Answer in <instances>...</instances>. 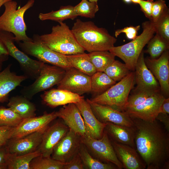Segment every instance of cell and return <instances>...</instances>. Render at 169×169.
Returning a JSON list of instances; mask_svg holds the SVG:
<instances>
[{"mask_svg":"<svg viewBox=\"0 0 169 169\" xmlns=\"http://www.w3.org/2000/svg\"><path fill=\"white\" fill-rule=\"evenodd\" d=\"M131 118L136 148L146 168L169 169V132L156 120L149 122Z\"/></svg>","mask_w":169,"mask_h":169,"instance_id":"obj_1","label":"cell"},{"mask_svg":"<svg viewBox=\"0 0 169 169\" xmlns=\"http://www.w3.org/2000/svg\"><path fill=\"white\" fill-rule=\"evenodd\" d=\"M71 30L78 44L89 53L109 51L117 40L105 28L91 21L77 19Z\"/></svg>","mask_w":169,"mask_h":169,"instance_id":"obj_2","label":"cell"},{"mask_svg":"<svg viewBox=\"0 0 169 169\" xmlns=\"http://www.w3.org/2000/svg\"><path fill=\"white\" fill-rule=\"evenodd\" d=\"M34 0H29L23 7L17 9V3L12 1L5 3V10L0 16V30L12 33L15 41H33L27 35L26 25L24 15L26 11L34 5Z\"/></svg>","mask_w":169,"mask_h":169,"instance_id":"obj_3","label":"cell"},{"mask_svg":"<svg viewBox=\"0 0 169 169\" xmlns=\"http://www.w3.org/2000/svg\"><path fill=\"white\" fill-rule=\"evenodd\" d=\"M143 31L140 35L125 44L114 46L109 50L124 61L131 71H134L143 49L156 32L155 24L149 20L142 24Z\"/></svg>","mask_w":169,"mask_h":169,"instance_id":"obj_4","label":"cell"},{"mask_svg":"<svg viewBox=\"0 0 169 169\" xmlns=\"http://www.w3.org/2000/svg\"><path fill=\"white\" fill-rule=\"evenodd\" d=\"M53 26L51 32L39 35L42 42L52 50L65 55L84 52L71 29L63 22Z\"/></svg>","mask_w":169,"mask_h":169,"instance_id":"obj_5","label":"cell"},{"mask_svg":"<svg viewBox=\"0 0 169 169\" xmlns=\"http://www.w3.org/2000/svg\"><path fill=\"white\" fill-rule=\"evenodd\" d=\"M135 83V72H131L105 92L90 100L121 111L127 102L129 93Z\"/></svg>","mask_w":169,"mask_h":169,"instance_id":"obj_6","label":"cell"},{"mask_svg":"<svg viewBox=\"0 0 169 169\" xmlns=\"http://www.w3.org/2000/svg\"><path fill=\"white\" fill-rule=\"evenodd\" d=\"M32 39L33 41L17 43L22 51L26 54L33 56L45 63L50 64L65 70L72 67L66 55L56 52L44 44L39 35L34 34Z\"/></svg>","mask_w":169,"mask_h":169,"instance_id":"obj_7","label":"cell"},{"mask_svg":"<svg viewBox=\"0 0 169 169\" xmlns=\"http://www.w3.org/2000/svg\"><path fill=\"white\" fill-rule=\"evenodd\" d=\"M0 40L10 55L19 63L24 75L27 78L35 79L39 75L45 63L34 60L20 50L15 45L14 36L12 33L0 30Z\"/></svg>","mask_w":169,"mask_h":169,"instance_id":"obj_8","label":"cell"},{"mask_svg":"<svg viewBox=\"0 0 169 169\" xmlns=\"http://www.w3.org/2000/svg\"><path fill=\"white\" fill-rule=\"evenodd\" d=\"M66 70L55 65L45 63L38 76L32 84L24 87L22 95L31 99L36 94L58 84L63 78Z\"/></svg>","mask_w":169,"mask_h":169,"instance_id":"obj_9","label":"cell"},{"mask_svg":"<svg viewBox=\"0 0 169 169\" xmlns=\"http://www.w3.org/2000/svg\"><path fill=\"white\" fill-rule=\"evenodd\" d=\"M81 141L95 158L103 162L113 164L119 169L123 168L122 165L116 156L110 137L105 130L100 139H95L85 136L81 137Z\"/></svg>","mask_w":169,"mask_h":169,"instance_id":"obj_10","label":"cell"},{"mask_svg":"<svg viewBox=\"0 0 169 169\" xmlns=\"http://www.w3.org/2000/svg\"><path fill=\"white\" fill-rule=\"evenodd\" d=\"M165 98L161 92H158L150 96L140 105L125 109L122 112L131 118L152 122L160 113L161 105Z\"/></svg>","mask_w":169,"mask_h":169,"instance_id":"obj_11","label":"cell"},{"mask_svg":"<svg viewBox=\"0 0 169 169\" xmlns=\"http://www.w3.org/2000/svg\"><path fill=\"white\" fill-rule=\"evenodd\" d=\"M57 117L56 112L24 119L13 129L10 139L18 138L38 131H44Z\"/></svg>","mask_w":169,"mask_h":169,"instance_id":"obj_12","label":"cell"},{"mask_svg":"<svg viewBox=\"0 0 169 169\" xmlns=\"http://www.w3.org/2000/svg\"><path fill=\"white\" fill-rule=\"evenodd\" d=\"M57 88L80 95L91 92V76L71 67L66 70L63 78L57 84Z\"/></svg>","mask_w":169,"mask_h":169,"instance_id":"obj_13","label":"cell"},{"mask_svg":"<svg viewBox=\"0 0 169 169\" xmlns=\"http://www.w3.org/2000/svg\"><path fill=\"white\" fill-rule=\"evenodd\" d=\"M146 64L159 83L160 91L165 98L169 96V51H164L157 59L146 57Z\"/></svg>","mask_w":169,"mask_h":169,"instance_id":"obj_14","label":"cell"},{"mask_svg":"<svg viewBox=\"0 0 169 169\" xmlns=\"http://www.w3.org/2000/svg\"><path fill=\"white\" fill-rule=\"evenodd\" d=\"M142 51L138 59L135 68V82L136 84L134 92H144L153 94L161 91L158 82L147 67Z\"/></svg>","mask_w":169,"mask_h":169,"instance_id":"obj_15","label":"cell"},{"mask_svg":"<svg viewBox=\"0 0 169 169\" xmlns=\"http://www.w3.org/2000/svg\"><path fill=\"white\" fill-rule=\"evenodd\" d=\"M81 137L79 135L69 129L54 147L51 157L63 163L69 162L78 152L81 143Z\"/></svg>","mask_w":169,"mask_h":169,"instance_id":"obj_16","label":"cell"},{"mask_svg":"<svg viewBox=\"0 0 169 169\" xmlns=\"http://www.w3.org/2000/svg\"><path fill=\"white\" fill-rule=\"evenodd\" d=\"M44 132H36L19 138L10 139L5 145L7 152L19 156L36 151L39 148Z\"/></svg>","mask_w":169,"mask_h":169,"instance_id":"obj_17","label":"cell"},{"mask_svg":"<svg viewBox=\"0 0 169 169\" xmlns=\"http://www.w3.org/2000/svg\"><path fill=\"white\" fill-rule=\"evenodd\" d=\"M86 100L90 105L95 115L100 121L103 123L109 122L129 127L133 126L131 118L123 112L108 105L94 102L88 99Z\"/></svg>","mask_w":169,"mask_h":169,"instance_id":"obj_18","label":"cell"},{"mask_svg":"<svg viewBox=\"0 0 169 169\" xmlns=\"http://www.w3.org/2000/svg\"><path fill=\"white\" fill-rule=\"evenodd\" d=\"M75 104L83 119L85 129V136L95 139L101 138L107 123L102 122L97 118L90 105L86 100L84 99Z\"/></svg>","mask_w":169,"mask_h":169,"instance_id":"obj_19","label":"cell"},{"mask_svg":"<svg viewBox=\"0 0 169 169\" xmlns=\"http://www.w3.org/2000/svg\"><path fill=\"white\" fill-rule=\"evenodd\" d=\"M69 130L65 124L57 121L49 126L44 132L38 150L42 156H51L53 149Z\"/></svg>","mask_w":169,"mask_h":169,"instance_id":"obj_20","label":"cell"},{"mask_svg":"<svg viewBox=\"0 0 169 169\" xmlns=\"http://www.w3.org/2000/svg\"><path fill=\"white\" fill-rule=\"evenodd\" d=\"M116 156L125 169H145L146 166L135 148L110 140Z\"/></svg>","mask_w":169,"mask_h":169,"instance_id":"obj_21","label":"cell"},{"mask_svg":"<svg viewBox=\"0 0 169 169\" xmlns=\"http://www.w3.org/2000/svg\"><path fill=\"white\" fill-rule=\"evenodd\" d=\"M57 117L62 119L69 129L81 137L86 135L85 126L81 113L75 104L64 105L56 111Z\"/></svg>","mask_w":169,"mask_h":169,"instance_id":"obj_22","label":"cell"},{"mask_svg":"<svg viewBox=\"0 0 169 169\" xmlns=\"http://www.w3.org/2000/svg\"><path fill=\"white\" fill-rule=\"evenodd\" d=\"M44 103L51 108L69 104H75L84 99V96L67 90L52 89L41 95Z\"/></svg>","mask_w":169,"mask_h":169,"instance_id":"obj_23","label":"cell"},{"mask_svg":"<svg viewBox=\"0 0 169 169\" xmlns=\"http://www.w3.org/2000/svg\"><path fill=\"white\" fill-rule=\"evenodd\" d=\"M9 64L0 72V103L8 101L10 93L28 79L24 75H18L11 70Z\"/></svg>","mask_w":169,"mask_h":169,"instance_id":"obj_24","label":"cell"},{"mask_svg":"<svg viewBox=\"0 0 169 169\" xmlns=\"http://www.w3.org/2000/svg\"><path fill=\"white\" fill-rule=\"evenodd\" d=\"M104 130L111 140L136 148L133 126L129 127L108 122Z\"/></svg>","mask_w":169,"mask_h":169,"instance_id":"obj_25","label":"cell"},{"mask_svg":"<svg viewBox=\"0 0 169 169\" xmlns=\"http://www.w3.org/2000/svg\"><path fill=\"white\" fill-rule=\"evenodd\" d=\"M7 106L23 119L36 115L35 105L22 95L11 97L8 100Z\"/></svg>","mask_w":169,"mask_h":169,"instance_id":"obj_26","label":"cell"},{"mask_svg":"<svg viewBox=\"0 0 169 169\" xmlns=\"http://www.w3.org/2000/svg\"><path fill=\"white\" fill-rule=\"evenodd\" d=\"M66 56L71 66L82 72L91 76L96 72L88 54L84 52Z\"/></svg>","mask_w":169,"mask_h":169,"instance_id":"obj_27","label":"cell"},{"mask_svg":"<svg viewBox=\"0 0 169 169\" xmlns=\"http://www.w3.org/2000/svg\"><path fill=\"white\" fill-rule=\"evenodd\" d=\"M41 155L38 150L32 153L19 156L8 153L6 156L7 169H30L31 161Z\"/></svg>","mask_w":169,"mask_h":169,"instance_id":"obj_28","label":"cell"},{"mask_svg":"<svg viewBox=\"0 0 169 169\" xmlns=\"http://www.w3.org/2000/svg\"><path fill=\"white\" fill-rule=\"evenodd\" d=\"M78 153L84 167L90 169H119L115 165L102 162L94 158L88 151L85 146L81 142Z\"/></svg>","mask_w":169,"mask_h":169,"instance_id":"obj_29","label":"cell"},{"mask_svg":"<svg viewBox=\"0 0 169 169\" xmlns=\"http://www.w3.org/2000/svg\"><path fill=\"white\" fill-rule=\"evenodd\" d=\"M77 17L74 6L71 5L62 6L56 11H52L47 13H40L38 18L41 21L51 20L58 22L68 19H73Z\"/></svg>","mask_w":169,"mask_h":169,"instance_id":"obj_30","label":"cell"},{"mask_svg":"<svg viewBox=\"0 0 169 169\" xmlns=\"http://www.w3.org/2000/svg\"><path fill=\"white\" fill-rule=\"evenodd\" d=\"M91 79V92L95 95L94 97L105 92L116 83L104 72H96Z\"/></svg>","mask_w":169,"mask_h":169,"instance_id":"obj_31","label":"cell"},{"mask_svg":"<svg viewBox=\"0 0 169 169\" xmlns=\"http://www.w3.org/2000/svg\"><path fill=\"white\" fill-rule=\"evenodd\" d=\"M87 54L96 72H103L115 60V56L109 51H96Z\"/></svg>","mask_w":169,"mask_h":169,"instance_id":"obj_32","label":"cell"},{"mask_svg":"<svg viewBox=\"0 0 169 169\" xmlns=\"http://www.w3.org/2000/svg\"><path fill=\"white\" fill-rule=\"evenodd\" d=\"M147 44L146 52L148 53L150 56V57L152 59L158 58L164 51L169 50V43L156 34L150 40Z\"/></svg>","mask_w":169,"mask_h":169,"instance_id":"obj_33","label":"cell"},{"mask_svg":"<svg viewBox=\"0 0 169 169\" xmlns=\"http://www.w3.org/2000/svg\"><path fill=\"white\" fill-rule=\"evenodd\" d=\"M65 163L41 155L34 158L30 165V169H64Z\"/></svg>","mask_w":169,"mask_h":169,"instance_id":"obj_34","label":"cell"},{"mask_svg":"<svg viewBox=\"0 0 169 169\" xmlns=\"http://www.w3.org/2000/svg\"><path fill=\"white\" fill-rule=\"evenodd\" d=\"M131 72L125 64L115 60L103 72L116 82L120 81Z\"/></svg>","mask_w":169,"mask_h":169,"instance_id":"obj_35","label":"cell"},{"mask_svg":"<svg viewBox=\"0 0 169 169\" xmlns=\"http://www.w3.org/2000/svg\"><path fill=\"white\" fill-rule=\"evenodd\" d=\"M74 7L77 16L90 18H94L99 10L97 2L88 0H81Z\"/></svg>","mask_w":169,"mask_h":169,"instance_id":"obj_36","label":"cell"},{"mask_svg":"<svg viewBox=\"0 0 169 169\" xmlns=\"http://www.w3.org/2000/svg\"><path fill=\"white\" fill-rule=\"evenodd\" d=\"M23 120L10 108L0 107V127H15Z\"/></svg>","mask_w":169,"mask_h":169,"instance_id":"obj_37","label":"cell"},{"mask_svg":"<svg viewBox=\"0 0 169 169\" xmlns=\"http://www.w3.org/2000/svg\"><path fill=\"white\" fill-rule=\"evenodd\" d=\"M156 34L169 43V10H167L155 23Z\"/></svg>","mask_w":169,"mask_h":169,"instance_id":"obj_38","label":"cell"},{"mask_svg":"<svg viewBox=\"0 0 169 169\" xmlns=\"http://www.w3.org/2000/svg\"><path fill=\"white\" fill-rule=\"evenodd\" d=\"M152 95L153 94L144 92H134L131 96H129L127 102L121 111L125 109L140 105Z\"/></svg>","mask_w":169,"mask_h":169,"instance_id":"obj_39","label":"cell"},{"mask_svg":"<svg viewBox=\"0 0 169 169\" xmlns=\"http://www.w3.org/2000/svg\"><path fill=\"white\" fill-rule=\"evenodd\" d=\"M169 9L165 0H157L152 4L151 18L150 21L156 23L167 10Z\"/></svg>","mask_w":169,"mask_h":169,"instance_id":"obj_40","label":"cell"},{"mask_svg":"<svg viewBox=\"0 0 169 169\" xmlns=\"http://www.w3.org/2000/svg\"><path fill=\"white\" fill-rule=\"evenodd\" d=\"M140 29V25L127 27L116 30L115 32V35L116 37H117L121 33H125L128 39L133 40L137 36V34Z\"/></svg>","mask_w":169,"mask_h":169,"instance_id":"obj_41","label":"cell"},{"mask_svg":"<svg viewBox=\"0 0 169 169\" xmlns=\"http://www.w3.org/2000/svg\"><path fill=\"white\" fill-rule=\"evenodd\" d=\"M84 167L78 152L70 161L65 163L64 169H83Z\"/></svg>","mask_w":169,"mask_h":169,"instance_id":"obj_42","label":"cell"},{"mask_svg":"<svg viewBox=\"0 0 169 169\" xmlns=\"http://www.w3.org/2000/svg\"><path fill=\"white\" fill-rule=\"evenodd\" d=\"M13 127H0V147L5 145L11 138Z\"/></svg>","mask_w":169,"mask_h":169,"instance_id":"obj_43","label":"cell"},{"mask_svg":"<svg viewBox=\"0 0 169 169\" xmlns=\"http://www.w3.org/2000/svg\"><path fill=\"white\" fill-rule=\"evenodd\" d=\"M153 0H141L139 4L141 10L145 16L150 20L151 18V10Z\"/></svg>","mask_w":169,"mask_h":169,"instance_id":"obj_44","label":"cell"},{"mask_svg":"<svg viewBox=\"0 0 169 169\" xmlns=\"http://www.w3.org/2000/svg\"><path fill=\"white\" fill-rule=\"evenodd\" d=\"M7 153L5 145L0 147V169H7L6 156Z\"/></svg>","mask_w":169,"mask_h":169,"instance_id":"obj_45","label":"cell"},{"mask_svg":"<svg viewBox=\"0 0 169 169\" xmlns=\"http://www.w3.org/2000/svg\"><path fill=\"white\" fill-rule=\"evenodd\" d=\"M156 120L161 122L165 129L169 132V114L160 113L157 116Z\"/></svg>","mask_w":169,"mask_h":169,"instance_id":"obj_46","label":"cell"},{"mask_svg":"<svg viewBox=\"0 0 169 169\" xmlns=\"http://www.w3.org/2000/svg\"><path fill=\"white\" fill-rule=\"evenodd\" d=\"M160 113L169 114V98H165L161 105Z\"/></svg>","mask_w":169,"mask_h":169,"instance_id":"obj_47","label":"cell"},{"mask_svg":"<svg viewBox=\"0 0 169 169\" xmlns=\"http://www.w3.org/2000/svg\"><path fill=\"white\" fill-rule=\"evenodd\" d=\"M9 54L5 46L0 40V56L8 57Z\"/></svg>","mask_w":169,"mask_h":169,"instance_id":"obj_48","label":"cell"},{"mask_svg":"<svg viewBox=\"0 0 169 169\" xmlns=\"http://www.w3.org/2000/svg\"><path fill=\"white\" fill-rule=\"evenodd\" d=\"M8 57L0 56V72L2 70L3 62L8 60Z\"/></svg>","mask_w":169,"mask_h":169,"instance_id":"obj_49","label":"cell"},{"mask_svg":"<svg viewBox=\"0 0 169 169\" xmlns=\"http://www.w3.org/2000/svg\"><path fill=\"white\" fill-rule=\"evenodd\" d=\"M13 0H0V9L1 7L4 5L5 3Z\"/></svg>","mask_w":169,"mask_h":169,"instance_id":"obj_50","label":"cell"},{"mask_svg":"<svg viewBox=\"0 0 169 169\" xmlns=\"http://www.w3.org/2000/svg\"><path fill=\"white\" fill-rule=\"evenodd\" d=\"M141 0H131V2L135 4H139Z\"/></svg>","mask_w":169,"mask_h":169,"instance_id":"obj_51","label":"cell"},{"mask_svg":"<svg viewBox=\"0 0 169 169\" xmlns=\"http://www.w3.org/2000/svg\"><path fill=\"white\" fill-rule=\"evenodd\" d=\"M125 3L127 4H129L131 2V0H122Z\"/></svg>","mask_w":169,"mask_h":169,"instance_id":"obj_52","label":"cell"},{"mask_svg":"<svg viewBox=\"0 0 169 169\" xmlns=\"http://www.w3.org/2000/svg\"><path fill=\"white\" fill-rule=\"evenodd\" d=\"M90 1H94L97 2L98 0H88Z\"/></svg>","mask_w":169,"mask_h":169,"instance_id":"obj_53","label":"cell"}]
</instances>
